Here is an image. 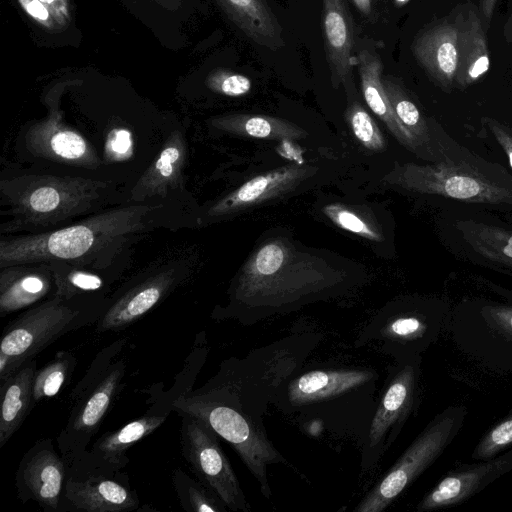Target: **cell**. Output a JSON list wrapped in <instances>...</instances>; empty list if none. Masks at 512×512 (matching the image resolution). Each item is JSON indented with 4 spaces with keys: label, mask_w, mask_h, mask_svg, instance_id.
Here are the masks:
<instances>
[{
    "label": "cell",
    "mask_w": 512,
    "mask_h": 512,
    "mask_svg": "<svg viewBox=\"0 0 512 512\" xmlns=\"http://www.w3.org/2000/svg\"><path fill=\"white\" fill-rule=\"evenodd\" d=\"M322 338L321 333L300 328L242 358L225 359L203 386L170 404L172 411L201 420L229 443L265 499L272 496L268 467L293 465L269 439L263 418L283 383L305 364Z\"/></svg>",
    "instance_id": "1"
},
{
    "label": "cell",
    "mask_w": 512,
    "mask_h": 512,
    "mask_svg": "<svg viewBox=\"0 0 512 512\" xmlns=\"http://www.w3.org/2000/svg\"><path fill=\"white\" fill-rule=\"evenodd\" d=\"M378 380L370 367L303 365L283 383L273 406L305 428L316 425L362 448L377 404Z\"/></svg>",
    "instance_id": "2"
},
{
    "label": "cell",
    "mask_w": 512,
    "mask_h": 512,
    "mask_svg": "<svg viewBox=\"0 0 512 512\" xmlns=\"http://www.w3.org/2000/svg\"><path fill=\"white\" fill-rule=\"evenodd\" d=\"M158 206L134 204L94 214L60 229L25 234L0 241V267L61 260L97 269L107 257L148 227Z\"/></svg>",
    "instance_id": "3"
},
{
    "label": "cell",
    "mask_w": 512,
    "mask_h": 512,
    "mask_svg": "<svg viewBox=\"0 0 512 512\" xmlns=\"http://www.w3.org/2000/svg\"><path fill=\"white\" fill-rule=\"evenodd\" d=\"M0 187L12 216L3 228L7 232L51 230L102 209L112 193L111 184L104 181L54 175L20 176L3 180Z\"/></svg>",
    "instance_id": "4"
},
{
    "label": "cell",
    "mask_w": 512,
    "mask_h": 512,
    "mask_svg": "<svg viewBox=\"0 0 512 512\" xmlns=\"http://www.w3.org/2000/svg\"><path fill=\"white\" fill-rule=\"evenodd\" d=\"M440 158L431 164H407L397 182L421 194L465 203L512 205V174L448 140L440 145Z\"/></svg>",
    "instance_id": "5"
},
{
    "label": "cell",
    "mask_w": 512,
    "mask_h": 512,
    "mask_svg": "<svg viewBox=\"0 0 512 512\" xmlns=\"http://www.w3.org/2000/svg\"><path fill=\"white\" fill-rule=\"evenodd\" d=\"M109 300L104 294L58 295L26 309L9 322L0 343V382L65 334L96 324Z\"/></svg>",
    "instance_id": "6"
},
{
    "label": "cell",
    "mask_w": 512,
    "mask_h": 512,
    "mask_svg": "<svg viewBox=\"0 0 512 512\" xmlns=\"http://www.w3.org/2000/svg\"><path fill=\"white\" fill-rule=\"evenodd\" d=\"M467 409L452 405L437 413L391 468L363 496L355 512L386 510L452 443L464 425Z\"/></svg>",
    "instance_id": "7"
},
{
    "label": "cell",
    "mask_w": 512,
    "mask_h": 512,
    "mask_svg": "<svg viewBox=\"0 0 512 512\" xmlns=\"http://www.w3.org/2000/svg\"><path fill=\"white\" fill-rule=\"evenodd\" d=\"M422 356L394 361L388 368L361 448V472L373 471L421 402Z\"/></svg>",
    "instance_id": "8"
},
{
    "label": "cell",
    "mask_w": 512,
    "mask_h": 512,
    "mask_svg": "<svg viewBox=\"0 0 512 512\" xmlns=\"http://www.w3.org/2000/svg\"><path fill=\"white\" fill-rule=\"evenodd\" d=\"M448 320L446 311L432 305L387 308L361 328L354 345L373 347L394 361L422 356L448 326Z\"/></svg>",
    "instance_id": "9"
},
{
    "label": "cell",
    "mask_w": 512,
    "mask_h": 512,
    "mask_svg": "<svg viewBox=\"0 0 512 512\" xmlns=\"http://www.w3.org/2000/svg\"><path fill=\"white\" fill-rule=\"evenodd\" d=\"M181 453L195 474L233 512H251L252 508L239 480L219 443V436L204 422L180 414Z\"/></svg>",
    "instance_id": "10"
},
{
    "label": "cell",
    "mask_w": 512,
    "mask_h": 512,
    "mask_svg": "<svg viewBox=\"0 0 512 512\" xmlns=\"http://www.w3.org/2000/svg\"><path fill=\"white\" fill-rule=\"evenodd\" d=\"M126 371L127 362L121 353L92 385L71 402L69 418L56 437L57 449L68 467L90 446L122 390Z\"/></svg>",
    "instance_id": "11"
},
{
    "label": "cell",
    "mask_w": 512,
    "mask_h": 512,
    "mask_svg": "<svg viewBox=\"0 0 512 512\" xmlns=\"http://www.w3.org/2000/svg\"><path fill=\"white\" fill-rule=\"evenodd\" d=\"M140 501L123 470L76 461L68 467L62 511L130 512Z\"/></svg>",
    "instance_id": "12"
},
{
    "label": "cell",
    "mask_w": 512,
    "mask_h": 512,
    "mask_svg": "<svg viewBox=\"0 0 512 512\" xmlns=\"http://www.w3.org/2000/svg\"><path fill=\"white\" fill-rule=\"evenodd\" d=\"M183 268L168 266L123 287L96 322L97 333L124 330L139 321L184 283Z\"/></svg>",
    "instance_id": "13"
},
{
    "label": "cell",
    "mask_w": 512,
    "mask_h": 512,
    "mask_svg": "<svg viewBox=\"0 0 512 512\" xmlns=\"http://www.w3.org/2000/svg\"><path fill=\"white\" fill-rule=\"evenodd\" d=\"M68 465L49 438L38 440L22 456L15 487L23 503L35 501L48 512H62Z\"/></svg>",
    "instance_id": "14"
},
{
    "label": "cell",
    "mask_w": 512,
    "mask_h": 512,
    "mask_svg": "<svg viewBox=\"0 0 512 512\" xmlns=\"http://www.w3.org/2000/svg\"><path fill=\"white\" fill-rule=\"evenodd\" d=\"M512 470V448L489 460L464 463L449 470L416 506L430 512L459 505Z\"/></svg>",
    "instance_id": "15"
},
{
    "label": "cell",
    "mask_w": 512,
    "mask_h": 512,
    "mask_svg": "<svg viewBox=\"0 0 512 512\" xmlns=\"http://www.w3.org/2000/svg\"><path fill=\"white\" fill-rule=\"evenodd\" d=\"M26 144L34 155L59 163L86 168L100 163L89 142L57 114L33 124L26 133Z\"/></svg>",
    "instance_id": "16"
},
{
    "label": "cell",
    "mask_w": 512,
    "mask_h": 512,
    "mask_svg": "<svg viewBox=\"0 0 512 512\" xmlns=\"http://www.w3.org/2000/svg\"><path fill=\"white\" fill-rule=\"evenodd\" d=\"M170 412L152 405L140 418L100 436L76 461L111 470H123L130 462L127 451L158 429Z\"/></svg>",
    "instance_id": "17"
},
{
    "label": "cell",
    "mask_w": 512,
    "mask_h": 512,
    "mask_svg": "<svg viewBox=\"0 0 512 512\" xmlns=\"http://www.w3.org/2000/svg\"><path fill=\"white\" fill-rule=\"evenodd\" d=\"M1 269V317L28 309L52 297V290L56 291L53 273L47 262L16 264Z\"/></svg>",
    "instance_id": "18"
},
{
    "label": "cell",
    "mask_w": 512,
    "mask_h": 512,
    "mask_svg": "<svg viewBox=\"0 0 512 512\" xmlns=\"http://www.w3.org/2000/svg\"><path fill=\"white\" fill-rule=\"evenodd\" d=\"M413 54L429 77L444 91L455 83L458 65V25L443 21L420 33L412 45Z\"/></svg>",
    "instance_id": "19"
},
{
    "label": "cell",
    "mask_w": 512,
    "mask_h": 512,
    "mask_svg": "<svg viewBox=\"0 0 512 512\" xmlns=\"http://www.w3.org/2000/svg\"><path fill=\"white\" fill-rule=\"evenodd\" d=\"M323 36L332 81L351 79L354 47L353 23L344 0H322Z\"/></svg>",
    "instance_id": "20"
},
{
    "label": "cell",
    "mask_w": 512,
    "mask_h": 512,
    "mask_svg": "<svg viewBox=\"0 0 512 512\" xmlns=\"http://www.w3.org/2000/svg\"><path fill=\"white\" fill-rule=\"evenodd\" d=\"M186 144L181 132L174 131L162 150L131 191L129 201L140 203L152 197H165L183 181Z\"/></svg>",
    "instance_id": "21"
},
{
    "label": "cell",
    "mask_w": 512,
    "mask_h": 512,
    "mask_svg": "<svg viewBox=\"0 0 512 512\" xmlns=\"http://www.w3.org/2000/svg\"><path fill=\"white\" fill-rule=\"evenodd\" d=\"M357 62L362 93L368 107L385 123L394 137L413 152L421 151L414 136L399 122L386 94L380 56L369 49L358 51Z\"/></svg>",
    "instance_id": "22"
},
{
    "label": "cell",
    "mask_w": 512,
    "mask_h": 512,
    "mask_svg": "<svg viewBox=\"0 0 512 512\" xmlns=\"http://www.w3.org/2000/svg\"><path fill=\"white\" fill-rule=\"evenodd\" d=\"M306 172L300 167L285 166L256 176L211 206L206 217L213 219L232 214L275 197L299 181Z\"/></svg>",
    "instance_id": "23"
},
{
    "label": "cell",
    "mask_w": 512,
    "mask_h": 512,
    "mask_svg": "<svg viewBox=\"0 0 512 512\" xmlns=\"http://www.w3.org/2000/svg\"><path fill=\"white\" fill-rule=\"evenodd\" d=\"M458 25V65L455 84L465 89L490 67L485 30L475 6L456 17Z\"/></svg>",
    "instance_id": "24"
},
{
    "label": "cell",
    "mask_w": 512,
    "mask_h": 512,
    "mask_svg": "<svg viewBox=\"0 0 512 512\" xmlns=\"http://www.w3.org/2000/svg\"><path fill=\"white\" fill-rule=\"evenodd\" d=\"M37 370L34 358L0 382V448L19 430L34 408L33 381Z\"/></svg>",
    "instance_id": "25"
},
{
    "label": "cell",
    "mask_w": 512,
    "mask_h": 512,
    "mask_svg": "<svg viewBox=\"0 0 512 512\" xmlns=\"http://www.w3.org/2000/svg\"><path fill=\"white\" fill-rule=\"evenodd\" d=\"M229 19L252 41L271 50L284 45L282 28L265 0H216Z\"/></svg>",
    "instance_id": "26"
},
{
    "label": "cell",
    "mask_w": 512,
    "mask_h": 512,
    "mask_svg": "<svg viewBox=\"0 0 512 512\" xmlns=\"http://www.w3.org/2000/svg\"><path fill=\"white\" fill-rule=\"evenodd\" d=\"M458 229L482 259L512 271V231L473 220L459 222Z\"/></svg>",
    "instance_id": "27"
},
{
    "label": "cell",
    "mask_w": 512,
    "mask_h": 512,
    "mask_svg": "<svg viewBox=\"0 0 512 512\" xmlns=\"http://www.w3.org/2000/svg\"><path fill=\"white\" fill-rule=\"evenodd\" d=\"M383 85L399 122L414 136L421 149L432 162L440 158V151L432 146V135L425 118L405 90L390 78L383 79Z\"/></svg>",
    "instance_id": "28"
},
{
    "label": "cell",
    "mask_w": 512,
    "mask_h": 512,
    "mask_svg": "<svg viewBox=\"0 0 512 512\" xmlns=\"http://www.w3.org/2000/svg\"><path fill=\"white\" fill-rule=\"evenodd\" d=\"M55 281V295L71 298L79 295L101 294L108 284L97 273L68 262L55 260L47 262Z\"/></svg>",
    "instance_id": "29"
},
{
    "label": "cell",
    "mask_w": 512,
    "mask_h": 512,
    "mask_svg": "<svg viewBox=\"0 0 512 512\" xmlns=\"http://www.w3.org/2000/svg\"><path fill=\"white\" fill-rule=\"evenodd\" d=\"M172 483L180 506L187 512H227L223 501L200 480L181 468L174 469Z\"/></svg>",
    "instance_id": "30"
},
{
    "label": "cell",
    "mask_w": 512,
    "mask_h": 512,
    "mask_svg": "<svg viewBox=\"0 0 512 512\" xmlns=\"http://www.w3.org/2000/svg\"><path fill=\"white\" fill-rule=\"evenodd\" d=\"M216 126L254 138L276 139L296 137L299 130L284 121L266 116L233 115L218 119Z\"/></svg>",
    "instance_id": "31"
},
{
    "label": "cell",
    "mask_w": 512,
    "mask_h": 512,
    "mask_svg": "<svg viewBox=\"0 0 512 512\" xmlns=\"http://www.w3.org/2000/svg\"><path fill=\"white\" fill-rule=\"evenodd\" d=\"M77 365L76 357L69 351H59L54 358L36 370L33 381V403L57 395L71 378Z\"/></svg>",
    "instance_id": "32"
},
{
    "label": "cell",
    "mask_w": 512,
    "mask_h": 512,
    "mask_svg": "<svg viewBox=\"0 0 512 512\" xmlns=\"http://www.w3.org/2000/svg\"><path fill=\"white\" fill-rule=\"evenodd\" d=\"M511 445L512 409L480 438L471 457L478 461L489 460L507 450Z\"/></svg>",
    "instance_id": "33"
},
{
    "label": "cell",
    "mask_w": 512,
    "mask_h": 512,
    "mask_svg": "<svg viewBox=\"0 0 512 512\" xmlns=\"http://www.w3.org/2000/svg\"><path fill=\"white\" fill-rule=\"evenodd\" d=\"M479 314L481 332L487 333L489 339H496V344L512 346V305H484Z\"/></svg>",
    "instance_id": "34"
},
{
    "label": "cell",
    "mask_w": 512,
    "mask_h": 512,
    "mask_svg": "<svg viewBox=\"0 0 512 512\" xmlns=\"http://www.w3.org/2000/svg\"><path fill=\"white\" fill-rule=\"evenodd\" d=\"M347 118L354 136L366 148L381 151L385 147L384 138L368 112L358 103H352L347 110Z\"/></svg>",
    "instance_id": "35"
},
{
    "label": "cell",
    "mask_w": 512,
    "mask_h": 512,
    "mask_svg": "<svg viewBox=\"0 0 512 512\" xmlns=\"http://www.w3.org/2000/svg\"><path fill=\"white\" fill-rule=\"evenodd\" d=\"M323 211L327 217L342 229L369 240L380 241V235L353 212L334 204L324 207Z\"/></svg>",
    "instance_id": "36"
},
{
    "label": "cell",
    "mask_w": 512,
    "mask_h": 512,
    "mask_svg": "<svg viewBox=\"0 0 512 512\" xmlns=\"http://www.w3.org/2000/svg\"><path fill=\"white\" fill-rule=\"evenodd\" d=\"M211 87L226 96H242L247 94L252 87L251 80L241 74L220 72L213 76Z\"/></svg>",
    "instance_id": "37"
},
{
    "label": "cell",
    "mask_w": 512,
    "mask_h": 512,
    "mask_svg": "<svg viewBox=\"0 0 512 512\" xmlns=\"http://www.w3.org/2000/svg\"><path fill=\"white\" fill-rule=\"evenodd\" d=\"M133 140L128 130L113 129L107 136L105 144L106 156L113 160L126 159L132 154Z\"/></svg>",
    "instance_id": "38"
},
{
    "label": "cell",
    "mask_w": 512,
    "mask_h": 512,
    "mask_svg": "<svg viewBox=\"0 0 512 512\" xmlns=\"http://www.w3.org/2000/svg\"><path fill=\"white\" fill-rule=\"evenodd\" d=\"M482 122L505 152L509 165L512 168V128L490 117L483 118Z\"/></svg>",
    "instance_id": "39"
},
{
    "label": "cell",
    "mask_w": 512,
    "mask_h": 512,
    "mask_svg": "<svg viewBox=\"0 0 512 512\" xmlns=\"http://www.w3.org/2000/svg\"><path fill=\"white\" fill-rule=\"evenodd\" d=\"M26 11L39 21H46L49 13L40 0H29L24 4Z\"/></svg>",
    "instance_id": "40"
},
{
    "label": "cell",
    "mask_w": 512,
    "mask_h": 512,
    "mask_svg": "<svg viewBox=\"0 0 512 512\" xmlns=\"http://www.w3.org/2000/svg\"><path fill=\"white\" fill-rule=\"evenodd\" d=\"M497 0H481L480 12L485 22V31L488 29Z\"/></svg>",
    "instance_id": "41"
},
{
    "label": "cell",
    "mask_w": 512,
    "mask_h": 512,
    "mask_svg": "<svg viewBox=\"0 0 512 512\" xmlns=\"http://www.w3.org/2000/svg\"><path fill=\"white\" fill-rule=\"evenodd\" d=\"M356 8L359 10V12L366 16L370 17L372 14V0H352Z\"/></svg>",
    "instance_id": "42"
},
{
    "label": "cell",
    "mask_w": 512,
    "mask_h": 512,
    "mask_svg": "<svg viewBox=\"0 0 512 512\" xmlns=\"http://www.w3.org/2000/svg\"><path fill=\"white\" fill-rule=\"evenodd\" d=\"M503 35L507 42L512 43V6L511 13L503 28Z\"/></svg>",
    "instance_id": "43"
},
{
    "label": "cell",
    "mask_w": 512,
    "mask_h": 512,
    "mask_svg": "<svg viewBox=\"0 0 512 512\" xmlns=\"http://www.w3.org/2000/svg\"><path fill=\"white\" fill-rule=\"evenodd\" d=\"M41 2H45V3H52L53 1L55 0H40Z\"/></svg>",
    "instance_id": "44"
},
{
    "label": "cell",
    "mask_w": 512,
    "mask_h": 512,
    "mask_svg": "<svg viewBox=\"0 0 512 512\" xmlns=\"http://www.w3.org/2000/svg\"><path fill=\"white\" fill-rule=\"evenodd\" d=\"M397 1L400 2V3H403V2H405L407 0H397Z\"/></svg>",
    "instance_id": "45"
}]
</instances>
